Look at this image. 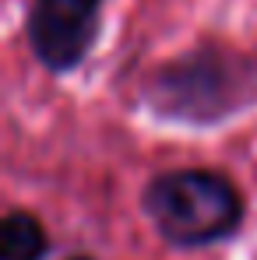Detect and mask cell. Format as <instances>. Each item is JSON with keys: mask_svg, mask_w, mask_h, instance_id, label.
<instances>
[{"mask_svg": "<svg viewBox=\"0 0 257 260\" xmlns=\"http://www.w3.org/2000/svg\"><path fill=\"white\" fill-rule=\"evenodd\" d=\"M67 260H95L92 253H74V257H67Z\"/></svg>", "mask_w": 257, "mask_h": 260, "instance_id": "5b68a950", "label": "cell"}, {"mask_svg": "<svg viewBox=\"0 0 257 260\" xmlns=\"http://www.w3.org/2000/svg\"><path fill=\"white\" fill-rule=\"evenodd\" d=\"M106 0H28L25 43L49 74H71L92 56L102 36Z\"/></svg>", "mask_w": 257, "mask_h": 260, "instance_id": "3957f363", "label": "cell"}, {"mask_svg": "<svg viewBox=\"0 0 257 260\" xmlns=\"http://www.w3.org/2000/svg\"><path fill=\"white\" fill-rule=\"evenodd\" d=\"M141 211L169 246L201 250L236 236L247 201L218 169H166L145 183Z\"/></svg>", "mask_w": 257, "mask_h": 260, "instance_id": "7a4b0ae2", "label": "cell"}, {"mask_svg": "<svg viewBox=\"0 0 257 260\" xmlns=\"http://www.w3.org/2000/svg\"><path fill=\"white\" fill-rule=\"evenodd\" d=\"M141 102L173 123H222L257 102V56L218 39H201L145 78Z\"/></svg>", "mask_w": 257, "mask_h": 260, "instance_id": "6da1fadb", "label": "cell"}, {"mask_svg": "<svg viewBox=\"0 0 257 260\" xmlns=\"http://www.w3.org/2000/svg\"><path fill=\"white\" fill-rule=\"evenodd\" d=\"M49 253L46 225L32 211H7L0 221V260H43Z\"/></svg>", "mask_w": 257, "mask_h": 260, "instance_id": "277c9868", "label": "cell"}]
</instances>
